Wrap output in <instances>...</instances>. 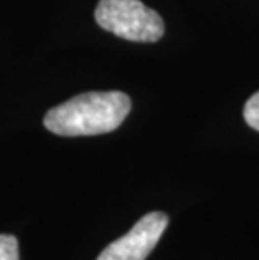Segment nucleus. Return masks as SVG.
I'll list each match as a JSON object with an SVG mask.
<instances>
[{"mask_svg":"<svg viewBox=\"0 0 259 260\" xmlns=\"http://www.w3.org/2000/svg\"><path fill=\"white\" fill-rule=\"evenodd\" d=\"M167 225L168 217L163 212L143 215L128 234L109 243L96 260H145L162 239Z\"/></svg>","mask_w":259,"mask_h":260,"instance_id":"7ed1b4c3","label":"nucleus"},{"mask_svg":"<svg viewBox=\"0 0 259 260\" xmlns=\"http://www.w3.org/2000/svg\"><path fill=\"white\" fill-rule=\"evenodd\" d=\"M131 109V99L121 91L82 92L44 116V126L57 136H95L111 133Z\"/></svg>","mask_w":259,"mask_h":260,"instance_id":"f257e3e1","label":"nucleus"},{"mask_svg":"<svg viewBox=\"0 0 259 260\" xmlns=\"http://www.w3.org/2000/svg\"><path fill=\"white\" fill-rule=\"evenodd\" d=\"M244 119L252 129L259 131V91L252 94L244 104Z\"/></svg>","mask_w":259,"mask_h":260,"instance_id":"39448f33","label":"nucleus"},{"mask_svg":"<svg viewBox=\"0 0 259 260\" xmlns=\"http://www.w3.org/2000/svg\"><path fill=\"white\" fill-rule=\"evenodd\" d=\"M0 260H19V242L14 235H0Z\"/></svg>","mask_w":259,"mask_h":260,"instance_id":"20e7f679","label":"nucleus"},{"mask_svg":"<svg viewBox=\"0 0 259 260\" xmlns=\"http://www.w3.org/2000/svg\"><path fill=\"white\" fill-rule=\"evenodd\" d=\"M95 19L101 29L125 41L157 42L165 34L163 19L140 0H100Z\"/></svg>","mask_w":259,"mask_h":260,"instance_id":"f03ea898","label":"nucleus"}]
</instances>
